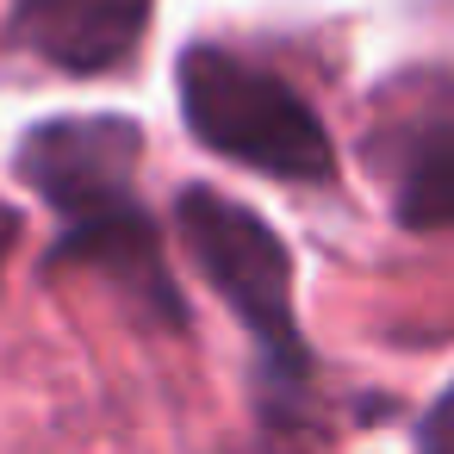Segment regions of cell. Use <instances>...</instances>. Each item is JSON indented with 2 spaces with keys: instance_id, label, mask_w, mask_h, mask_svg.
<instances>
[{
  "instance_id": "277c9868",
  "label": "cell",
  "mask_w": 454,
  "mask_h": 454,
  "mask_svg": "<svg viewBox=\"0 0 454 454\" xmlns=\"http://www.w3.org/2000/svg\"><path fill=\"white\" fill-rule=\"evenodd\" d=\"M156 0H13V38L63 75H113L137 57Z\"/></svg>"
},
{
  "instance_id": "3957f363",
  "label": "cell",
  "mask_w": 454,
  "mask_h": 454,
  "mask_svg": "<svg viewBox=\"0 0 454 454\" xmlns=\"http://www.w3.org/2000/svg\"><path fill=\"white\" fill-rule=\"evenodd\" d=\"M137 162H144V131L119 113L44 119L20 137V156H13L20 181L63 218V231L144 206L137 200Z\"/></svg>"
},
{
  "instance_id": "8992f818",
  "label": "cell",
  "mask_w": 454,
  "mask_h": 454,
  "mask_svg": "<svg viewBox=\"0 0 454 454\" xmlns=\"http://www.w3.org/2000/svg\"><path fill=\"white\" fill-rule=\"evenodd\" d=\"M392 218L404 231H454V131H417L392 168Z\"/></svg>"
},
{
  "instance_id": "7a4b0ae2",
  "label": "cell",
  "mask_w": 454,
  "mask_h": 454,
  "mask_svg": "<svg viewBox=\"0 0 454 454\" xmlns=\"http://www.w3.org/2000/svg\"><path fill=\"white\" fill-rule=\"evenodd\" d=\"M175 231L193 255V268L212 280V293L231 305V317L249 330L255 361L268 373V386L280 398L311 386V342L299 324V299H293V249L286 237L243 200L218 193V187H181L175 200Z\"/></svg>"
},
{
  "instance_id": "52a82bcc",
  "label": "cell",
  "mask_w": 454,
  "mask_h": 454,
  "mask_svg": "<svg viewBox=\"0 0 454 454\" xmlns=\"http://www.w3.org/2000/svg\"><path fill=\"white\" fill-rule=\"evenodd\" d=\"M417 454H454V386L435 392V404L417 423Z\"/></svg>"
},
{
  "instance_id": "5b68a950",
  "label": "cell",
  "mask_w": 454,
  "mask_h": 454,
  "mask_svg": "<svg viewBox=\"0 0 454 454\" xmlns=\"http://www.w3.org/2000/svg\"><path fill=\"white\" fill-rule=\"evenodd\" d=\"M57 262L69 268H94L106 274L131 305H144L156 324H175L187 330V311H181V293L168 280V262H162V231L144 206L131 212H113V218H94V224H69L51 249Z\"/></svg>"
},
{
  "instance_id": "6da1fadb",
  "label": "cell",
  "mask_w": 454,
  "mask_h": 454,
  "mask_svg": "<svg viewBox=\"0 0 454 454\" xmlns=\"http://www.w3.org/2000/svg\"><path fill=\"white\" fill-rule=\"evenodd\" d=\"M175 94H181L187 131L212 156L293 187L336 175L330 125L280 69L249 63L224 44H187L175 63Z\"/></svg>"
},
{
  "instance_id": "ba28073f",
  "label": "cell",
  "mask_w": 454,
  "mask_h": 454,
  "mask_svg": "<svg viewBox=\"0 0 454 454\" xmlns=\"http://www.w3.org/2000/svg\"><path fill=\"white\" fill-rule=\"evenodd\" d=\"M13 243H20V212H13L7 200H0V262L13 255Z\"/></svg>"
}]
</instances>
